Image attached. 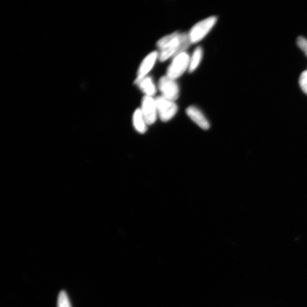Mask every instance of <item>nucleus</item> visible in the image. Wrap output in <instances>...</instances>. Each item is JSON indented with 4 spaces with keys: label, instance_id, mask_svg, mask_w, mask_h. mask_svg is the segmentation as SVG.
<instances>
[{
    "label": "nucleus",
    "instance_id": "nucleus-11",
    "mask_svg": "<svg viewBox=\"0 0 307 307\" xmlns=\"http://www.w3.org/2000/svg\"><path fill=\"white\" fill-rule=\"evenodd\" d=\"M191 44H192V43L190 40L188 33L180 34V44H179L177 51L173 57V59L180 55L181 54L185 53V50L188 49Z\"/></svg>",
    "mask_w": 307,
    "mask_h": 307
},
{
    "label": "nucleus",
    "instance_id": "nucleus-13",
    "mask_svg": "<svg viewBox=\"0 0 307 307\" xmlns=\"http://www.w3.org/2000/svg\"><path fill=\"white\" fill-rule=\"evenodd\" d=\"M178 32H174L172 34L168 35V36L163 37L159 40L157 43V46L159 50H160L164 47L165 46L168 45L170 42H172L173 40H175L178 36Z\"/></svg>",
    "mask_w": 307,
    "mask_h": 307
},
{
    "label": "nucleus",
    "instance_id": "nucleus-16",
    "mask_svg": "<svg viewBox=\"0 0 307 307\" xmlns=\"http://www.w3.org/2000/svg\"><path fill=\"white\" fill-rule=\"evenodd\" d=\"M297 45L307 57V40L303 37H299L297 39Z\"/></svg>",
    "mask_w": 307,
    "mask_h": 307
},
{
    "label": "nucleus",
    "instance_id": "nucleus-8",
    "mask_svg": "<svg viewBox=\"0 0 307 307\" xmlns=\"http://www.w3.org/2000/svg\"><path fill=\"white\" fill-rule=\"evenodd\" d=\"M134 83L137 84L141 90L146 96L153 97L157 92L156 87L153 82L152 78L150 76H145L142 78H136Z\"/></svg>",
    "mask_w": 307,
    "mask_h": 307
},
{
    "label": "nucleus",
    "instance_id": "nucleus-1",
    "mask_svg": "<svg viewBox=\"0 0 307 307\" xmlns=\"http://www.w3.org/2000/svg\"><path fill=\"white\" fill-rule=\"evenodd\" d=\"M217 21L216 16H211L194 25L188 33L192 44H196L203 40L215 26Z\"/></svg>",
    "mask_w": 307,
    "mask_h": 307
},
{
    "label": "nucleus",
    "instance_id": "nucleus-5",
    "mask_svg": "<svg viewBox=\"0 0 307 307\" xmlns=\"http://www.w3.org/2000/svg\"><path fill=\"white\" fill-rule=\"evenodd\" d=\"M141 110L147 125H152L156 121L158 116L155 99L152 97L145 95L142 100Z\"/></svg>",
    "mask_w": 307,
    "mask_h": 307
},
{
    "label": "nucleus",
    "instance_id": "nucleus-6",
    "mask_svg": "<svg viewBox=\"0 0 307 307\" xmlns=\"http://www.w3.org/2000/svg\"><path fill=\"white\" fill-rule=\"evenodd\" d=\"M186 115L198 126L204 130H208L210 127L209 123L199 109L196 107L190 106L186 109Z\"/></svg>",
    "mask_w": 307,
    "mask_h": 307
},
{
    "label": "nucleus",
    "instance_id": "nucleus-10",
    "mask_svg": "<svg viewBox=\"0 0 307 307\" xmlns=\"http://www.w3.org/2000/svg\"><path fill=\"white\" fill-rule=\"evenodd\" d=\"M133 125L139 133H145L147 130V124L143 117L141 109H137L133 116Z\"/></svg>",
    "mask_w": 307,
    "mask_h": 307
},
{
    "label": "nucleus",
    "instance_id": "nucleus-3",
    "mask_svg": "<svg viewBox=\"0 0 307 307\" xmlns=\"http://www.w3.org/2000/svg\"><path fill=\"white\" fill-rule=\"evenodd\" d=\"M155 100L158 115L163 122L170 121L176 115L178 107L174 101L166 99L162 96L157 97Z\"/></svg>",
    "mask_w": 307,
    "mask_h": 307
},
{
    "label": "nucleus",
    "instance_id": "nucleus-4",
    "mask_svg": "<svg viewBox=\"0 0 307 307\" xmlns=\"http://www.w3.org/2000/svg\"><path fill=\"white\" fill-rule=\"evenodd\" d=\"M158 88L162 96L172 101L177 100L180 96V88L176 80L168 76H162L159 80Z\"/></svg>",
    "mask_w": 307,
    "mask_h": 307
},
{
    "label": "nucleus",
    "instance_id": "nucleus-12",
    "mask_svg": "<svg viewBox=\"0 0 307 307\" xmlns=\"http://www.w3.org/2000/svg\"><path fill=\"white\" fill-rule=\"evenodd\" d=\"M202 57H203V49L200 46L197 47L194 51L191 59H190L188 68L189 73L193 72L197 68L201 61Z\"/></svg>",
    "mask_w": 307,
    "mask_h": 307
},
{
    "label": "nucleus",
    "instance_id": "nucleus-9",
    "mask_svg": "<svg viewBox=\"0 0 307 307\" xmlns=\"http://www.w3.org/2000/svg\"><path fill=\"white\" fill-rule=\"evenodd\" d=\"M180 34L172 42L159 50L158 53L159 61H164L169 59V58L174 57L177 51L179 44H180Z\"/></svg>",
    "mask_w": 307,
    "mask_h": 307
},
{
    "label": "nucleus",
    "instance_id": "nucleus-15",
    "mask_svg": "<svg viewBox=\"0 0 307 307\" xmlns=\"http://www.w3.org/2000/svg\"><path fill=\"white\" fill-rule=\"evenodd\" d=\"M299 83L302 90L307 95V70L302 73L299 77Z\"/></svg>",
    "mask_w": 307,
    "mask_h": 307
},
{
    "label": "nucleus",
    "instance_id": "nucleus-2",
    "mask_svg": "<svg viewBox=\"0 0 307 307\" xmlns=\"http://www.w3.org/2000/svg\"><path fill=\"white\" fill-rule=\"evenodd\" d=\"M190 58L186 52L182 53L173 59L167 71V76L173 80L181 77L188 69Z\"/></svg>",
    "mask_w": 307,
    "mask_h": 307
},
{
    "label": "nucleus",
    "instance_id": "nucleus-14",
    "mask_svg": "<svg viewBox=\"0 0 307 307\" xmlns=\"http://www.w3.org/2000/svg\"><path fill=\"white\" fill-rule=\"evenodd\" d=\"M58 307H72L67 293L61 291L58 296Z\"/></svg>",
    "mask_w": 307,
    "mask_h": 307
},
{
    "label": "nucleus",
    "instance_id": "nucleus-7",
    "mask_svg": "<svg viewBox=\"0 0 307 307\" xmlns=\"http://www.w3.org/2000/svg\"><path fill=\"white\" fill-rule=\"evenodd\" d=\"M157 58H158V53L157 52H153L150 53L143 60L138 69L137 78H142L146 76L154 67Z\"/></svg>",
    "mask_w": 307,
    "mask_h": 307
}]
</instances>
